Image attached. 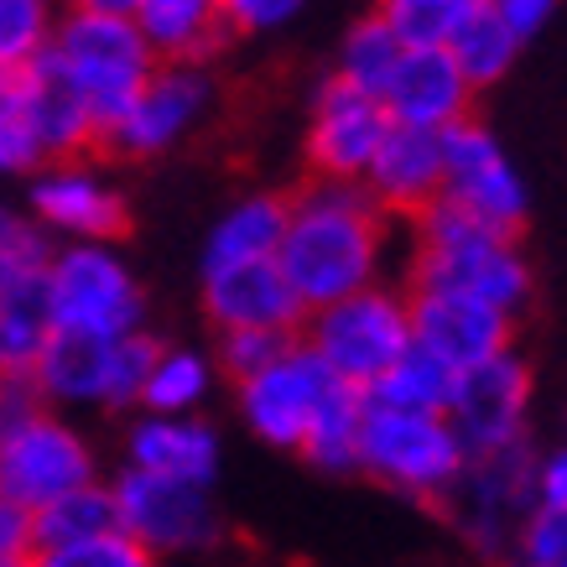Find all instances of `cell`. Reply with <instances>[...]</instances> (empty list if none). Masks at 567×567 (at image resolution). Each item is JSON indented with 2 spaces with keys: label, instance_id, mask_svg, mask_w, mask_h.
I'll return each mask as SVG.
<instances>
[{
  "label": "cell",
  "instance_id": "1",
  "mask_svg": "<svg viewBox=\"0 0 567 567\" xmlns=\"http://www.w3.org/2000/svg\"><path fill=\"white\" fill-rule=\"evenodd\" d=\"M391 224L395 219L364 193V183H308L292 193L276 266L302 312L380 287L391 266Z\"/></svg>",
  "mask_w": 567,
  "mask_h": 567
},
{
  "label": "cell",
  "instance_id": "2",
  "mask_svg": "<svg viewBox=\"0 0 567 567\" xmlns=\"http://www.w3.org/2000/svg\"><path fill=\"white\" fill-rule=\"evenodd\" d=\"M412 287H437V292L474 297L484 308H499L505 318H516L532 302L536 276L511 229H489V224L468 219L458 208L432 204L416 219Z\"/></svg>",
  "mask_w": 567,
  "mask_h": 567
},
{
  "label": "cell",
  "instance_id": "3",
  "mask_svg": "<svg viewBox=\"0 0 567 567\" xmlns=\"http://www.w3.org/2000/svg\"><path fill=\"white\" fill-rule=\"evenodd\" d=\"M42 302L52 333H84V339L146 333V287L121 245H52Z\"/></svg>",
  "mask_w": 567,
  "mask_h": 567
},
{
  "label": "cell",
  "instance_id": "4",
  "mask_svg": "<svg viewBox=\"0 0 567 567\" xmlns=\"http://www.w3.org/2000/svg\"><path fill=\"white\" fill-rule=\"evenodd\" d=\"M302 344L328 364V375L349 391L370 395L395 364L412 354V302L395 287H370L344 302L302 318Z\"/></svg>",
  "mask_w": 567,
  "mask_h": 567
},
{
  "label": "cell",
  "instance_id": "5",
  "mask_svg": "<svg viewBox=\"0 0 567 567\" xmlns=\"http://www.w3.org/2000/svg\"><path fill=\"white\" fill-rule=\"evenodd\" d=\"M52 63L69 73V84L84 94L89 115L100 136L125 121L146 79L156 73V52L136 32L131 17H89V11H63L58 37H52Z\"/></svg>",
  "mask_w": 567,
  "mask_h": 567
},
{
  "label": "cell",
  "instance_id": "6",
  "mask_svg": "<svg viewBox=\"0 0 567 567\" xmlns=\"http://www.w3.org/2000/svg\"><path fill=\"white\" fill-rule=\"evenodd\" d=\"M468 468V447L458 432L447 427V416L432 412H395L380 401H364L360 427V474L395 489L406 499L447 505Z\"/></svg>",
  "mask_w": 567,
  "mask_h": 567
},
{
  "label": "cell",
  "instance_id": "7",
  "mask_svg": "<svg viewBox=\"0 0 567 567\" xmlns=\"http://www.w3.org/2000/svg\"><path fill=\"white\" fill-rule=\"evenodd\" d=\"M156 349L162 344L152 333H131V339L52 333L32 380L52 412H136Z\"/></svg>",
  "mask_w": 567,
  "mask_h": 567
},
{
  "label": "cell",
  "instance_id": "8",
  "mask_svg": "<svg viewBox=\"0 0 567 567\" xmlns=\"http://www.w3.org/2000/svg\"><path fill=\"white\" fill-rule=\"evenodd\" d=\"M110 495H115L121 532L131 536L152 563L198 557V551L219 547L224 516H219L214 489H204V484H177V480H156V474L121 468V474L110 480Z\"/></svg>",
  "mask_w": 567,
  "mask_h": 567
},
{
  "label": "cell",
  "instance_id": "9",
  "mask_svg": "<svg viewBox=\"0 0 567 567\" xmlns=\"http://www.w3.org/2000/svg\"><path fill=\"white\" fill-rule=\"evenodd\" d=\"M100 453L89 432L63 412H42L11 437H0V495L17 499L21 511H48L52 499L100 484Z\"/></svg>",
  "mask_w": 567,
  "mask_h": 567
},
{
  "label": "cell",
  "instance_id": "10",
  "mask_svg": "<svg viewBox=\"0 0 567 567\" xmlns=\"http://www.w3.org/2000/svg\"><path fill=\"white\" fill-rule=\"evenodd\" d=\"M536 511V447H505L468 458L458 489L447 495V516L480 557H511L520 520Z\"/></svg>",
  "mask_w": 567,
  "mask_h": 567
},
{
  "label": "cell",
  "instance_id": "11",
  "mask_svg": "<svg viewBox=\"0 0 567 567\" xmlns=\"http://www.w3.org/2000/svg\"><path fill=\"white\" fill-rule=\"evenodd\" d=\"M27 214L52 245H115L131 229V198L89 156L48 162L27 177Z\"/></svg>",
  "mask_w": 567,
  "mask_h": 567
},
{
  "label": "cell",
  "instance_id": "12",
  "mask_svg": "<svg viewBox=\"0 0 567 567\" xmlns=\"http://www.w3.org/2000/svg\"><path fill=\"white\" fill-rule=\"evenodd\" d=\"M339 391V380L328 375V364L297 339L276 364H266L260 375L235 385V412H240L245 432L260 437L266 447L281 453H302L312 422L328 406V395Z\"/></svg>",
  "mask_w": 567,
  "mask_h": 567
},
{
  "label": "cell",
  "instance_id": "13",
  "mask_svg": "<svg viewBox=\"0 0 567 567\" xmlns=\"http://www.w3.org/2000/svg\"><path fill=\"white\" fill-rule=\"evenodd\" d=\"M437 204L458 208V214L489 224V229H511V235L526 219V204H532L526 177L511 162V152L499 146L495 131L480 125L474 115L443 131V198Z\"/></svg>",
  "mask_w": 567,
  "mask_h": 567
},
{
  "label": "cell",
  "instance_id": "14",
  "mask_svg": "<svg viewBox=\"0 0 567 567\" xmlns=\"http://www.w3.org/2000/svg\"><path fill=\"white\" fill-rule=\"evenodd\" d=\"M532 364L516 349H505L499 360H484L453 380V401H447V427L458 432L468 458L484 453H505V447L532 443Z\"/></svg>",
  "mask_w": 567,
  "mask_h": 567
},
{
  "label": "cell",
  "instance_id": "15",
  "mask_svg": "<svg viewBox=\"0 0 567 567\" xmlns=\"http://www.w3.org/2000/svg\"><path fill=\"white\" fill-rule=\"evenodd\" d=\"M385 131L391 121H385L380 100L344 84L339 73H328L312 89L308 125H302V156H308L312 183H364Z\"/></svg>",
  "mask_w": 567,
  "mask_h": 567
},
{
  "label": "cell",
  "instance_id": "16",
  "mask_svg": "<svg viewBox=\"0 0 567 567\" xmlns=\"http://www.w3.org/2000/svg\"><path fill=\"white\" fill-rule=\"evenodd\" d=\"M214 73L198 69V63H156V73L146 79V89L136 94V104L125 110V121L110 131L104 146H115L121 156H162L183 146V141L198 131V125L214 115Z\"/></svg>",
  "mask_w": 567,
  "mask_h": 567
},
{
  "label": "cell",
  "instance_id": "17",
  "mask_svg": "<svg viewBox=\"0 0 567 567\" xmlns=\"http://www.w3.org/2000/svg\"><path fill=\"white\" fill-rule=\"evenodd\" d=\"M412 349H422L427 360L447 364L453 375H464L484 360H499L505 349H516V318H505L499 308H484L474 297L437 292V287H412Z\"/></svg>",
  "mask_w": 567,
  "mask_h": 567
},
{
  "label": "cell",
  "instance_id": "18",
  "mask_svg": "<svg viewBox=\"0 0 567 567\" xmlns=\"http://www.w3.org/2000/svg\"><path fill=\"white\" fill-rule=\"evenodd\" d=\"M198 297L214 333H240V328H271V333H297L308 318L297 292L276 260H235V266H198Z\"/></svg>",
  "mask_w": 567,
  "mask_h": 567
},
{
  "label": "cell",
  "instance_id": "19",
  "mask_svg": "<svg viewBox=\"0 0 567 567\" xmlns=\"http://www.w3.org/2000/svg\"><path fill=\"white\" fill-rule=\"evenodd\" d=\"M380 110L391 125H406V131H432L443 136L453 125L468 121V104H474V89L458 73L453 52L437 48H401L391 79L380 84Z\"/></svg>",
  "mask_w": 567,
  "mask_h": 567
},
{
  "label": "cell",
  "instance_id": "20",
  "mask_svg": "<svg viewBox=\"0 0 567 567\" xmlns=\"http://www.w3.org/2000/svg\"><path fill=\"white\" fill-rule=\"evenodd\" d=\"M121 458H125L121 468H136V474H156V480L214 489L219 464H224V437L208 416L136 412L121 437Z\"/></svg>",
  "mask_w": 567,
  "mask_h": 567
},
{
  "label": "cell",
  "instance_id": "21",
  "mask_svg": "<svg viewBox=\"0 0 567 567\" xmlns=\"http://www.w3.org/2000/svg\"><path fill=\"white\" fill-rule=\"evenodd\" d=\"M364 193L375 198L391 219H422L443 198V136L391 125L380 141L375 162L364 173Z\"/></svg>",
  "mask_w": 567,
  "mask_h": 567
},
{
  "label": "cell",
  "instance_id": "22",
  "mask_svg": "<svg viewBox=\"0 0 567 567\" xmlns=\"http://www.w3.org/2000/svg\"><path fill=\"white\" fill-rule=\"evenodd\" d=\"M21 110L32 121L37 141L48 162H73V156H89V146H100V125L89 115L84 94L69 84V73L48 58H37L32 69H21Z\"/></svg>",
  "mask_w": 567,
  "mask_h": 567
},
{
  "label": "cell",
  "instance_id": "23",
  "mask_svg": "<svg viewBox=\"0 0 567 567\" xmlns=\"http://www.w3.org/2000/svg\"><path fill=\"white\" fill-rule=\"evenodd\" d=\"M136 32L156 52V63H198L208 69L229 42L219 0H141Z\"/></svg>",
  "mask_w": 567,
  "mask_h": 567
},
{
  "label": "cell",
  "instance_id": "24",
  "mask_svg": "<svg viewBox=\"0 0 567 567\" xmlns=\"http://www.w3.org/2000/svg\"><path fill=\"white\" fill-rule=\"evenodd\" d=\"M287 208L292 198L281 193H245L224 208L204 240L198 266H235V260H276L281 235H287Z\"/></svg>",
  "mask_w": 567,
  "mask_h": 567
},
{
  "label": "cell",
  "instance_id": "25",
  "mask_svg": "<svg viewBox=\"0 0 567 567\" xmlns=\"http://www.w3.org/2000/svg\"><path fill=\"white\" fill-rule=\"evenodd\" d=\"M219 385V364L208 349L193 344H162L146 375L136 412H156V416H204L208 395Z\"/></svg>",
  "mask_w": 567,
  "mask_h": 567
},
{
  "label": "cell",
  "instance_id": "26",
  "mask_svg": "<svg viewBox=\"0 0 567 567\" xmlns=\"http://www.w3.org/2000/svg\"><path fill=\"white\" fill-rule=\"evenodd\" d=\"M495 0H375V17L395 32L401 48H437L447 52L453 37L474 17H484Z\"/></svg>",
  "mask_w": 567,
  "mask_h": 567
},
{
  "label": "cell",
  "instance_id": "27",
  "mask_svg": "<svg viewBox=\"0 0 567 567\" xmlns=\"http://www.w3.org/2000/svg\"><path fill=\"white\" fill-rule=\"evenodd\" d=\"M52 344V318L42 302V281L0 297V375H37Z\"/></svg>",
  "mask_w": 567,
  "mask_h": 567
},
{
  "label": "cell",
  "instance_id": "28",
  "mask_svg": "<svg viewBox=\"0 0 567 567\" xmlns=\"http://www.w3.org/2000/svg\"><path fill=\"white\" fill-rule=\"evenodd\" d=\"M360 427H364V395L339 385L328 395V406L312 422L302 458L323 474H360Z\"/></svg>",
  "mask_w": 567,
  "mask_h": 567
},
{
  "label": "cell",
  "instance_id": "29",
  "mask_svg": "<svg viewBox=\"0 0 567 567\" xmlns=\"http://www.w3.org/2000/svg\"><path fill=\"white\" fill-rule=\"evenodd\" d=\"M110 532H121L110 480L89 484V489H73V495L52 499L48 511H37V551L42 547H73V542H94V536H110Z\"/></svg>",
  "mask_w": 567,
  "mask_h": 567
},
{
  "label": "cell",
  "instance_id": "30",
  "mask_svg": "<svg viewBox=\"0 0 567 567\" xmlns=\"http://www.w3.org/2000/svg\"><path fill=\"white\" fill-rule=\"evenodd\" d=\"M520 48H526V42H520V37L495 17V6H489L484 17H474L464 32L453 37V48L447 52H453L458 73L468 79V89H484V84H499L505 73L516 69Z\"/></svg>",
  "mask_w": 567,
  "mask_h": 567
},
{
  "label": "cell",
  "instance_id": "31",
  "mask_svg": "<svg viewBox=\"0 0 567 567\" xmlns=\"http://www.w3.org/2000/svg\"><path fill=\"white\" fill-rule=\"evenodd\" d=\"M453 370L437 360H427L422 349H412L406 360L395 364L391 375L380 380L375 391L364 395V401H380V406H395V412H432L443 416L447 401H453Z\"/></svg>",
  "mask_w": 567,
  "mask_h": 567
},
{
  "label": "cell",
  "instance_id": "32",
  "mask_svg": "<svg viewBox=\"0 0 567 567\" xmlns=\"http://www.w3.org/2000/svg\"><path fill=\"white\" fill-rule=\"evenodd\" d=\"M63 0H0V69H32L52 52Z\"/></svg>",
  "mask_w": 567,
  "mask_h": 567
},
{
  "label": "cell",
  "instance_id": "33",
  "mask_svg": "<svg viewBox=\"0 0 567 567\" xmlns=\"http://www.w3.org/2000/svg\"><path fill=\"white\" fill-rule=\"evenodd\" d=\"M395 58H401V42H395V32L385 27V21L370 11L364 21H354L344 32V42H339V63H333V73L344 79V84L364 89L370 100L380 94V84L391 79Z\"/></svg>",
  "mask_w": 567,
  "mask_h": 567
},
{
  "label": "cell",
  "instance_id": "34",
  "mask_svg": "<svg viewBox=\"0 0 567 567\" xmlns=\"http://www.w3.org/2000/svg\"><path fill=\"white\" fill-rule=\"evenodd\" d=\"M48 256H52V240L37 229L32 214L0 198V297L42 281Z\"/></svg>",
  "mask_w": 567,
  "mask_h": 567
},
{
  "label": "cell",
  "instance_id": "35",
  "mask_svg": "<svg viewBox=\"0 0 567 567\" xmlns=\"http://www.w3.org/2000/svg\"><path fill=\"white\" fill-rule=\"evenodd\" d=\"M48 152L21 110V69H0V177H37Z\"/></svg>",
  "mask_w": 567,
  "mask_h": 567
},
{
  "label": "cell",
  "instance_id": "36",
  "mask_svg": "<svg viewBox=\"0 0 567 567\" xmlns=\"http://www.w3.org/2000/svg\"><path fill=\"white\" fill-rule=\"evenodd\" d=\"M292 344H297V333H271V328H240V333H219V344H214V364H219L224 375L240 385V380L260 375L266 364H276Z\"/></svg>",
  "mask_w": 567,
  "mask_h": 567
},
{
  "label": "cell",
  "instance_id": "37",
  "mask_svg": "<svg viewBox=\"0 0 567 567\" xmlns=\"http://www.w3.org/2000/svg\"><path fill=\"white\" fill-rule=\"evenodd\" d=\"M32 567H156V563L125 532H110L94 536V542H73V547L32 551Z\"/></svg>",
  "mask_w": 567,
  "mask_h": 567
},
{
  "label": "cell",
  "instance_id": "38",
  "mask_svg": "<svg viewBox=\"0 0 567 567\" xmlns=\"http://www.w3.org/2000/svg\"><path fill=\"white\" fill-rule=\"evenodd\" d=\"M511 557L526 567H567V511L536 499V511L520 520L516 551H511Z\"/></svg>",
  "mask_w": 567,
  "mask_h": 567
},
{
  "label": "cell",
  "instance_id": "39",
  "mask_svg": "<svg viewBox=\"0 0 567 567\" xmlns=\"http://www.w3.org/2000/svg\"><path fill=\"white\" fill-rule=\"evenodd\" d=\"M229 37H266L308 11V0H219Z\"/></svg>",
  "mask_w": 567,
  "mask_h": 567
},
{
  "label": "cell",
  "instance_id": "40",
  "mask_svg": "<svg viewBox=\"0 0 567 567\" xmlns=\"http://www.w3.org/2000/svg\"><path fill=\"white\" fill-rule=\"evenodd\" d=\"M48 412V401L37 391L32 375H6L0 380V437H11L17 427H27L32 416Z\"/></svg>",
  "mask_w": 567,
  "mask_h": 567
},
{
  "label": "cell",
  "instance_id": "41",
  "mask_svg": "<svg viewBox=\"0 0 567 567\" xmlns=\"http://www.w3.org/2000/svg\"><path fill=\"white\" fill-rule=\"evenodd\" d=\"M37 551V516L17 499L0 495V563H32Z\"/></svg>",
  "mask_w": 567,
  "mask_h": 567
},
{
  "label": "cell",
  "instance_id": "42",
  "mask_svg": "<svg viewBox=\"0 0 567 567\" xmlns=\"http://www.w3.org/2000/svg\"><path fill=\"white\" fill-rule=\"evenodd\" d=\"M551 11H557V0H495V17L505 21L520 42H532V37L551 21Z\"/></svg>",
  "mask_w": 567,
  "mask_h": 567
},
{
  "label": "cell",
  "instance_id": "43",
  "mask_svg": "<svg viewBox=\"0 0 567 567\" xmlns=\"http://www.w3.org/2000/svg\"><path fill=\"white\" fill-rule=\"evenodd\" d=\"M141 0H63V11H89V17H136Z\"/></svg>",
  "mask_w": 567,
  "mask_h": 567
},
{
  "label": "cell",
  "instance_id": "44",
  "mask_svg": "<svg viewBox=\"0 0 567 567\" xmlns=\"http://www.w3.org/2000/svg\"><path fill=\"white\" fill-rule=\"evenodd\" d=\"M505 567H526V563H516V557H505Z\"/></svg>",
  "mask_w": 567,
  "mask_h": 567
},
{
  "label": "cell",
  "instance_id": "45",
  "mask_svg": "<svg viewBox=\"0 0 567 567\" xmlns=\"http://www.w3.org/2000/svg\"><path fill=\"white\" fill-rule=\"evenodd\" d=\"M0 567H32V563H0Z\"/></svg>",
  "mask_w": 567,
  "mask_h": 567
},
{
  "label": "cell",
  "instance_id": "46",
  "mask_svg": "<svg viewBox=\"0 0 567 567\" xmlns=\"http://www.w3.org/2000/svg\"><path fill=\"white\" fill-rule=\"evenodd\" d=\"M0 380H6V375H0Z\"/></svg>",
  "mask_w": 567,
  "mask_h": 567
}]
</instances>
